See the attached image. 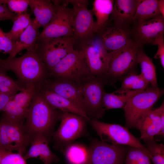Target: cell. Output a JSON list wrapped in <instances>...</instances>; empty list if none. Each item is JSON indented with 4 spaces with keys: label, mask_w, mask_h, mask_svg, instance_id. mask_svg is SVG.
Here are the masks:
<instances>
[{
    "label": "cell",
    "mask_w": 164,
    "mask_h": 164,
    "mask_svg": "<svg viewBox=\"0 0 164 164\" xmlns=\"http://www.w3.org/2000/svg\"><path fill=\"white\" fill-rule=\"evenodd\" d=\"M36 88L23 126L30 137L37 134L44 135L50 141L56 122L60 120L63 112L55 109L46 101Z\"/></svg>",
    "instance_id": "6da1fadb"
},
{
    "label": "cell",
    "mask_w": 164,
    "mask_h": 164,
    "mask_svg": "<svg viewBox=\"0 0 164 164\" xmlns=\"http://www.w3.org/2000/svg\"><path fill=\"white\" fill-rule=\"evenodd\" d=\"M0 68L13 72L18 80L26 87L32 84L40 87L49 78L48 71L36 50L27 51L22 56L11 59L0 58Z\"/></svg>",
    "instance_id": "7a4b0ae2"
},
{
    "label": "cell",
    "mask_w": 164,
    "mask_h": 164,
    "mask_svg": "<svg viewBox=\"0 0 164 164\" xmlns=\"http://www.w3.org/2000/svg\"><path fill=\"white\" fill-rule=\"evenodd\" d=\"M142 48L134 44L109 52L108 67L104 76L108 84L115 86L116 82L135 71L138 53Z\"/></svg>",
    "instance_id": "3957f363"
},
{
    "label": "cell",
    "mask_w": 164,
    "mask_h": 164,
    "mask_svg": "<svg viewBox=\"0 0 164 164\" xmlns=\"http://www.w3.org/2000/svg\"><path fill=\"white\" fill-rule=\"evenodd\" d=\"M72 7L71 24L73 37L80 46L90 42L94 37L95 22L92 10L88 8V1L69 0Z\"/></svg>",
    "instance_id": "277c9868"
},
{
    "label": "cell",
    "mask_w": 164,
    "mask_h": 164,
    "mask_svg": "<svg viewBox=\"0 0 164 164\" xmlns=\"http://www.w3.org/2000/svg\"><path fill=\"white\" fill-rule=\"evenodd\" d=\"M59 126L53 134L54 147L63 154L76 140L86 134L87 123L85 118L73 113L63 112Z\"/></svg>",
    "instance_id": "5b68a950"
},
{
    "label": "cell",
    "mask_w": 164,
    "mask_h": 164,
    "mask_svg": "<svg viewBox=\"0 0 164 164\" xmlns=\"http://www.w3.org/2000/svg\"><path fill=\"white\" fill-rule=\"evenodd\" d=\"M83 96L86 113L91 119L101 118L104 113V88L107 82L104 77L89 76L77 82Z\"/></svg>",
    "instance_id": "8992f818"
},
{
    "label": "cell",
    "mask_w": 164,
    "mask_h": 164,
    "mask_svg": "<svg viewBox=\"0 0 164 164\" xmlns=\"http://www.w3.org/2000/svg\"><path fill=\"white\" fill-rule=\"evenodd\" d=\"M164 92L163 89L151 85L130 98L124 108L126 127L136 129L137 124L141 117L152 109Z\"/></svg>",
    "instance_id": "52a82bcc"
},
{
    "label": "cell",
    "mask_w": 164,
    "mask_h": 164,
    "mask_svg": "<svg viewBox=\"0 0 164 164\" xmlns=\"http://www.w3.org/2000/svg\"><path fill=\"white\" fill-rule=\"evenodd\" d=\"M89 122L101 141L146 149L140 138L133 135L126 127L102 122L96 119H91Z\"/></svg>",
    "instance_id": "ba28073f"
},
{
    "label": "cell",
    "mask_w": 164,
    "mask_h": 164,
    "mask_svg": "<svg viewBox=\"0 0 164 164\" xmlns=\"http://www.w3.org/2000/svg\"><path fill=\"white\" fill-rule=\"evenodd\" d=\"M57 10L48 25L39 33L38 42L63 37H73L71 12L68 0H55Z\"/></svg>",
    "instance_id": "9c48e42d"
},
{
    "label": "cell",
    "mask_w": 164,
    "mask_h": 164,
    "mask_svg": "<svg viewBox=\"0 0 164 164\" xmlns=\"http://www.w3.org/2000/svg\"><path fill=\"white\" fill-rule=\"evenodd\" d=\"M49 78L78 82L89 76L82 55L74 49L48 71Z\"/></svg>",
    "instance_id": "30bf717a"
},
{
    "label": "cell",
    "mask_w": 164,
    "mask_h": 164,
    "mask_svg": "<svg viewBox=\"0 0 164 164\" xmlns=\"http://www.w3.org/2000/svg\"><path fill=\"white\" fill-rule=\"evenodd\" d=\"M76 44L72 36L61 37L38 42L36 50L48 71L75 49Z\"/></svg>",
    "instance_id": "8fae6325"
},
{
    "label": "cell",
    "mask_w": 164,
    "mask_h": 164,
    "mask_svg": "<svg viewBox=\"0 0 164 164\" xmlns=\"http://www.w3.org/2000/svg\"><path fill=\"white\" fill-rule=\"evenodd\" d=\"M89 76L104 77L107 70L109 52L96 34L90 42L81 46L80 50Z\"/></svg>",
    "instance_id": "7c38bea8"
},
{
    "label": "cell",
    "mask_w": 164,
    "mask_h": 164,
    "mask_svg": "<svg viewBox=\"0 0 164 164\" xmlns=\"http://www.w3.org/2000/svg\"><path fill=\"white\" fill-rule=\"evenodd\" d=\"M128 147L91 138L85 164H123Z\"/></svg>",
    "instance_id": "4fadbf2b"
},
{
    "label": "cell",
    "mask_w": 164,
    "mask_h": 164,
    "mask_svg": "<svg viewBox=\"0 0 164 164\" xmlns=\"http://www.w3.org/2000/svg\"><path fill=\"white\" fill-rule=\"evenodd\" d=\"M0 148L8 151H16L22 155L26 153L30 137L23 124L6 121L0 122Z\"/></svg>",
    "instance_id": "5bb4252c"
},
{
    "label": "cell",
    "mask_w": 164,
    "mask_h": 164,
    "mask_svg": "<svg viewBox=\"0 0 164 164\" xmlns=\"http://www.w3.org/2000/svg\"><path fill=\"white\" fill-rule=\"evenodd\" d=\"M127 26L134 42L141 47L152 44L159 36L164 34V18L161 15L138 24Z\"/></svg>",
    "instance_id": "9a60e30c"
},
{
    "label": "cell",
    "mask_w": 164,
    "mask_h": 164,
    "mask_svg": "<svg viewBox=\"0 0 164 164\" xmlns=\"http://www.w3.org/2000/svg\"><path fill=\"white\" fill-rule=\"evenodd\" d=\"M139 130L140 140L144 142L154 139L155 136L164 137V103L155 109H151L144 114L137 125Z\"/></svg>",
    "instance_id": "2e32d148"
},
{
    "label": "cell",
    "mask_w": 164,
    "mask_h": 164,
    "mask_svg": "<svg viewBox=\"0 0 164 164\" xmlns=\"http://www.w3.org/2000/svg\"><path fill=\"white\" fill-rule=\"evenodd\" d=\"M96 34L99 37L104 48L109 52L136 44L131 37L127 25H108Z\"/></svg>",
    "instance_id": "e0dca14e"
},
{
    "label": "cell",
    "mask_w": 164,
    "mask_h": 164,
    "mask_svg": "<svg viewBox=\"0 0 164 164\" xmlns=\"http://www.w3.org/2000/svg\"><path fill=\"white\" fill-rule=\"evenodd\" d=\"M41 87L69 100L87 114L83 96L77 82L67 80H53L48 78Z\"/></svg>",
    "instance_id": "ac0fdd59"
},
{
    "label": "cell",
    "mask_w": 164,
    "mask_h": 164,
    "mask_svg": "<svg viewBox=\"0 0 164 164\" xmlns=\"http://www.w3.org/2000/svg\"><path fill=\"white\" fill-rule=\"evenodd\" d=\"M49 142L46 137L42 134H37L30 137V147L23 156L24 159L26 160L39 157L44 164L58 162L60 159L51 152L49 146Z\"/></svg>",
    "instance_id": "d6986e66"
},
{
    "label": "cell",
    "mask_w": 164,
    "mask_h": 164,
    "mask_svg": "<svg viewBox=\"0 0 164 164\" xmlns=\"http://www.w3.org/2000/svg\"><path fill=\"white\" fill-rule=\"evenodd\" d=\"M29 6L35 16L32 19L33 25L39 29L45 27L49 23L57 10L54 0H29Z\"/></svg>",
    "instance_id": "ffe728a7"
},
{
    "label": "cell",
    "mask_w": 164,
    "mask_h": 164,
    "mask_svg": "<svg viewBox=\"0 0 164 164\" xmlns=\"http://www.w3.org/2000/svg\"><path fill=\"white\" fill-rule=\"evenodd\" d=\"M141 0L114 1L111 17L113 25L125 26L128 24L134 16Z\"/></svg>",
    "instance_id": "44dd1931"
},
{
    "label": "cell",
    "mask_w": 164,
    "mask_h": 164,
    "mask_svg": "<svg viewBox=\"0 0 164 164\" xmlns=\"http://www.w3.org/2000/svg\"><path fill=\"white\" fill-rule=\"evenodd\" d=\"M39 89L45 100L54 108L59 109L63 112H69L82 116L89 121H90V118L85 113L69 100L41 86Z\"/></svg>",
    "instance_id": "7402d4cb"
},
{
    "label": "cell",
    "mask_w": 164,
    "mask_h": 164,
    "mask_svg": "<svg viewBox=\"0 0 164 164\" xmlns=\"http://www.w3.org/2000/svg\"><path fill=\"white\" fill-rule=\"evenodd\" d=\"M38 29L33 24L31 20L29 26L15 43L13 51L7 59L15 57L18 53L25 49L27 51L36 50L38 43L37 38L40 33Z\"/></svg>",
    "instance_id": "603a6c76"
},
{
    "label": "cell",
    "mask_w": 164,
    "mask_h": 164,
    "mask_svg": "<svg viewBox=\"0 0 164 164\" xmlns=\"http://www.w3.org/2000/svg\"><path fill=\"white\" fill-rule=\"evenodd\" d=\"M114 1L94 0L93 1L92 11L96 18V34L109 25Z\"/></svg>",
    "instance_id": "cb8c5ba5"
},
{
    "label": "cell",
    "mask_w": 164,
    "mask_h": 164,
    "mask_svg": "<svg viewBox=\"0 0 164 164\" xmlns=\"http://www.w3.org/2000/svg\"><path fill=\"white\" fill-rule=\"evenodd\" d=\"M142 90L118 89L111 93L104 94L103 102L105 109H124L129 99Z\"/></svg>",
    "instance_id": "d4e9b609"
},
{
    "label": "cell",
    "mask_w": 164,
    "mask_h": 164,
    "mask_svg": "<svg viewBox=\"0 0 164 164\" xmlns=\"http://www.w3.org/2000/svg\"><path fill=\"white\" fill-rule=\"evenodd\" d=\"M159 15V0H141L130 22L138 24Z\"/></svg>",
    "instance_id": "484cf974"
},
{
    "label": "cell",
    "mask_w": 164,
    "mask_h": 164,
    "mask_svg": "<svg viewBox=\"0 0 164 164\" xmlns=\"http://www.w3.org/2000/svg\"><path fill=\"white\" fill-rule=\"evenodd\" d=\"M12 97L3 110L4 113L1 121L23 124V122L26 119L29 108L14 101Z\"/></svg>",
    "instance_id": "4316f807"
},
{
    "label": "cell",
    "mask_w": 164,
    "mask_h": 164,
    "mask_svg": "<svg viewBox=\"0 0 164 164\" xmlns=\"http://www.w3.org/2000/svg\"><path fill=\"white\" fill-rule=\"evenodd\" d=\"M137 62L140 66V74L151 86L158 87L155 66L152 59L144 53L142 49L140 50L138 52Z\"/></svg>",
    "instance_id": "83f0119b"
},
{
    "label": "cell",
    "mask_w": 164,
    "mask_h": 164,
    "mask_svg": "<svg viewBox=\"0 0 164 164\" xmlns=\"http://www.w3.org/2000/svg\"><path fill=\"white\" fill-rule=\"evenodd\" d=\"M88 148L82 144L73 143L67 148L63 154L68 164H85Z\"/></svg>",
    "instance_id": "f1b7e54d"
},
{
    "label": "cell",
    "mask_w": 164,
    "mask_h": 164,
    "mask_svg": "<svg viewBox=\"0 0 164 164\" xmlns=\"http://www.w3.org/2000/svg\"><path fill=\"white\" fill-rule=\"evenodd\" d=\"M30 15V14L26 12L17 15L13 22V24L12 29L7 33L14 43L18 39L30 24L31 19Z\"/></svg>",
    "instance_id": "f546056e"
},
{
    "label": "cell",
    "mask_w": 164,
    "mask_h": 164,
    "mask_svg": "<svg viewBox=\"0 0 164 164\" xmlns=\"http://www.w3.org/2000/svg\"><path fill=\"white\" fill-rule=\"evenodd\" d=\"M6 71L0 68V91L11 96L24 90L26 87L18 80H15L9 77Z\"/></svg>",
    "instance_id": "4dcf8cb0"
},
{
    "label": "cell",
    "mask_w": 164,
    "mask_h": 164,
    "mask_svg": "<svg viewBox=\"0 0 164 164\" xmlns=\"http://www.w3.org/2000/svg\"><path fill=\"white\" fill-rule=\"evenodd\" d=\"M121 81L120 89L143 90L150 84L140 74H138L135 71L126 76Z\"/></svg>",
    "instance_id": "1f68e13d"
},
{
    "label": "cell",
    "mask_w": 164,
    "mask_h": 164,
    "mask_svg": "<svg viewBox=\"0 0 164 164\" xmlns=\"http://www.w3.org/2000/svg\"><path fill=\"white\" fill-rule=\"evenodd\" d=\"M151 161L146 149L128 146L124 163L151 164Z\"/></svg>",
    "instance_id": "d6a6232c"
},
{
    "label": "cell",
    "mask_w": 164,
    "mask_h": 164,
    "mask_svg": "<svg viewBox=\"0 0 164 164\" xmlns=\"http://www.w3.org/2000/svg\"><path fill=\"white\" fill-rule=\"evenodd\" d=\"M144 145L153 164H164V146L154 139L145 141Z\"/></svg>",
    "instance_id": "836d02e7"
},
{
    "label": "cell",
    "mask_w": 164,
    "mask_h": 164,
    "mask_svg": "<svg viewBox=\"0 0 164 164\" xmlns=\"http://www.w3.org/2000/svg\"><path fill=\"white\" fill-rule=\"evenodd\" d=\"M15 44L7 33L3 32L0 27V53L10 55L14 50Z\"/></svg>",
    "instance_id": "e575fe53"
},
{
    "label": "cell",
    "mask_w": 164,
    "mask_h": 164,
    "mask_svg": "<svg viewBox=\"0 0 164 164\" xmlns=\"http://www.w3.org/2000/svg\"><path fill=\"white\" fill-rule=\"evenodd\" d=\"M6 4L12 12L19 14L26 12L29 0H7Z\"/></svg>",
    "instance_id": "d590c367"
},
{
    "label": "cell",
    "mask_w": 164,
    "mask_h": 164,
    "mask_svg": "<svg viewBox=\"0 0 164 164\" xmlns=\"http://www.w3.org/2000/svg\"><path fill=\"white\" fill-rule=\"evenodd\" d=\"M0 164H27L21 154L9 151L3 156Z\"/></svg>",
    "instance_id": "8d00e7d4"
},
{
    "label": "cell",
    "mask_w": 164,
    "mask_h": 164,
    "mask_svg": "<svg viewBox=\"0 0 164 164\" xmlns=\"http://www.w3.org/2000/svg\"><path fill=\"white\" fill-rule=\"evenodd\" d=\"M153 45H156L158 50L155 55L154 57V59H159L160 64L164 68V34L158 36L155 41Z\"/></svg>",
    "instance_id": "74e56055"
},
{
    "label": "cell",
    "mask_w": 164,
    "mask_h": 164,
    "mask_svg": "<svg viewBox=\"0 0 164 164\" xmlns=\"http://www.w3.org/2000/svg\"><path fill=\"white\" fill-rule=\"evenodd\" d=\"M6 4H0V21L10 20L13 22L17 14L12 12Z\"/></svg>",
    "instance_id": "f35d334b"
},
{
    "label": "cell",
    "mask_w": 164,
    "mask_h": 164,
    "mask_svg": "<svg viewBox=\"0 0 164 164\" xmlns=\"http://www.w3.org/2000/svg\"><path fill=\"white\" fill-rule=\"evenodd\" d=\"M13 96L0 91V112L3 111Z\"/></svg>",
    "instance_id": "ab89813d"
},
{
    "label": "cell",
    "mask_w": 164,
    "mask_h": 164,
    "mask_svg": "<svg viewBox=\"0 0 164 164\" xmlns=\"http://www.w3.org/2000/svg\"><path fill=\"white\" fill-rule=\"evenodd\" d=\"M159 8L161 15L164 18V0H159Z\"/></svg>",
    "instance_id": "60d3db41"
},
{
    "label": "cell",
    "mask_w": 164,
    "mask_h": 164,
    "mask_svg": "<svg viewBox=\"0 0 164 164\" xmlns=\"http://www.w3.org/2000/svg\"><path fill=\"white\" fill-rule=\"evenodd\" d=\"M9 152L4 149L0 148V164L3 156Z\"/></svg>",
    "instance_id": "b9f144b4"
},
{
    "label": "cell",
    "mask_w": 164,
    "mask_h": 164,
    "mask_svg": "<svg viewBox=\"0 0 164 164\" xmlns=\"http://www.w3.org/2000/svg\"><path fill=\"white\" fill-rule=\"evenodd\" d=\"M7 0H0V4H6Z\"/></svg>",
    "instance_id": "7bdbcfd3"
},
{
    "label": "cell",
    "mask_w": 164,
    "mask_h": 164,
    "mask_svg": "<svg viewBox=\"0 0 164 164\" xmlns=\"http://www.w3.org/2000/svg\"><path fill=\"white\" fill-rule=\"evenodd\" d=\"M0 141H1V128H0Z\"/></svg>",
    "instance_id": "ee69618b"
}]
</instances>
